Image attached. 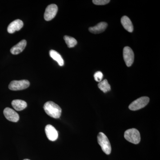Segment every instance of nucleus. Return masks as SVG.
Returning a JSON list of instances; mask_svg holds the SVG:
<instances>
[{
  "label": "nucleus",
  "instance_id": "1",
  "mask_svg": "<svg viewBox=\"0 0 160 160\" xmlns=\"http://www.w3.org/2000/svg\"><path fill=\"white\" fill-rule=\"evenodd\" d=\"M46 114L54 118H59L62 114V110L58 105L52 101L46 102L43 106Z\"/></svg>",
  "mask_w": 160,
  "mask_h": 160
},
{
  "label": "nucleus",
  "instance_id": "2",
  "mask_svg": "<svg viewBox=\"0 0 160 160\" xmlns=\"http://www.w3.org/2000/svg\"><path fill=\"white\" fill-rule=\"evenodd\" d=\"M98 142L103 151L106 154H110L111 152V144L106 135L103 132H99L98 135Z\"/></svg>",
  "mask_w": 160,
  "mask_h": 160
},
{
  "label": "nucleus",
  "instance_id": "3",
  "mask_svg": "<svg viewBox=\"0 0 160 160\" xmlns=\"http://www.w3.org/2000/svg\"><path fill=\"white\" fill-rule=\"evenodd\" d=\"M124 137L128 142L134 144H138L141 141V135L138 130L136 129H131L126 130Z\"/></svg>",
  "mask_w": 160,
  "mask_h": 160
},
{
  "label": "nucleus",
  "instance_id": "4",
  "mask_svg": "<svg viewBox=\"0 0 160 160\" xmlns=\"http://www.w3.org/2000/svg\"><path fill=\"white\" fill-rule=\"evenodd\" d=\"M149 98L147 97H142L132 102L129 106V109L132 111H136L144 108L149 103Z\"/></svg>",
  "mask_w": 160,
  "mask_h": 160
},
{
  "label": "nucleus",
  "instance_id": "5",
  "mask_svg": "<svg viewBox=\"0 0 160 160\" xmlns=\"http://www.w3.org/2000/svg\"><path fill=\"white\" fill-rule=\"evenodd\" d=\"M30 86V82L27 80L12 81L10 83L9 88L12 91L23 90L27 89Z\"/></svg>",
  "mask_w": 160,
  "mask_h": 160
},
{
  "label": "nucleus",
  "instance_id": "6",
  "mask_svg": "<svg viewBox=\"0 0 160 160\" xmlns=\"http://www.w3.org/2000/svg\"><path fill=\"white\" fill-rule=\"evenodd\" d=\"M123 58L126 66L130 67L134 62V52L130 47L126 46L123 49Z\"/></svg>",
  "mask_w": 160,
  "mask_h": 160
},
{
  "label": "nucleus",
  "instance_id": "7",
  "mask_svg": "<svg viewBox=\"0 0 160 160\" xmlns=\"http://www.w3.org/2000/svg\"><path fill=\"white\" fill-rule=\"evenodd\" d=\"M58 7L55 4H51L47 6L44 13V18L46 21H51L57 13Z\"/></svg>",
  "mask_w": 160,
  "mask_h": 160
},
{
  "label": "nucleus",
  "instance_id": "8",
  "mask_svg": "<svg viewBox=\"0 0 160 160\" xmlns=\"http://www.w3.org/2000/svg\"><path fill=\"white\" fill-rule=\"evenodd\" d=\"M4 116L7 120L13 122H17L19 120V115L13 109L10 108H5L3 111Z\"/></svg>",
  "mask_w": 160,
  "mask_h": 160
},
{
  "label": "nucleus",
  "instance_id": "9",
  "mask_svg": "<svg viewBox=\"0 0 160 160\" xmlns=\"http://www.w3.org/2000/svg\"><path fill=\"white\" fill-rule=\"evenodd\" d=\"M45 132L46 136L50 141L53 142L57 139L58 137L57 130L52 125H48L46 126Z\"/></svg>",
  "mask_w": 160,
  "mask_h": 160
},
{
  "label": "nucleus",
  "instance_id": "10",
  "mask_svg": "<svg viewBox=\"0 0 160 160\" xmlns=\"http://www.w3.org/2000/svg\"><path fill=\"white\" fill-rule=\"evenodd\" d=\"M23 26V22L22 20H15L10 23L8 26L7 31L9 33H13L16 31H19Z\"/></svg>",
  "mask_w": 160,
  "mask_h": 160
},
{
  "label": "nucleus",
  "instance_id": "11",
  "mask_svg": "<svg viewBox=\"0 0 160 160\" xmlns=\"http://www.w3.org/2000/svg\"><path fill=\"white\" fill-rule=\"evenodd\" d=\"M26 44H27V42H26V40H22L11 48L10 49V52L13 55L19 54L26 48Z\"/></svg>",
  "mask_w": 160,
  "mask_h": 160
},
{
  "label": "nucleus",
  "instance_id": "12",
  "mask_svg": "<svg viewBox=\"0 0 160 160\" xmlns=\"http://www.w3.org/2000/svg\"><path fill=\"white\" fill-rule=\"evenodd\" d=\"M107 26H108V24H107V23L102 22L99 23L96 26L90 27L89 30L91 33H94V34H98V33H101L105 31L107 28Z\"/></svg>",
  "mask_w": 160,
  "mask_h": 160
},
{
  "label": "nucleus",
  "instance_id": "13",
  "mask_svg": "<svg viewBox=\"0 0 160 160\" xmlns=\"http://www.w3.org/2000/svg\"><path fill=\"white\" fill-rule=\"evenodd\" d=\"M12 106L17 111H22L26 109L27 106V103L22 100H14L12 102Z\"/></svg>",
  "mask_w": 160,
  "mask_h": 160
},
{
  "label": "nucleus",
  "instance_id": "14",
  "mask_svg": "<svg viewBox=\"0 0 160 160\" xmlns=\"http://www.w3.org/2000/svg\"><path fill=\"white\" fill-rule=\"evenodd\" d=\"M121 23L126 30L129 32H132L133 30V26L131 20L128 17L124 16L121 18Z\"/></svg>",
  "mask_w": 160,
  "mask_h": 160
},
{
  "label": "nucleus",
  "instance_id": "15",
  "mask_svg": "<svg viewBox=\"0 0 160 160\" xmlns=\"http://www.w3.org/2000/svg\"><path fill=\"white\" fill-rule=\"evenodd\" d=\"M49 55L50 57L56 61L60 66H62L64 65V60L61 55L58 52L54 50H51L49 51Z\"/></svg>",
  "mask_w": 160,
  "mask_h": 160
},
{
  "label": "nucleus",
  "instance_id": "16",
  "mask_svg": "<svg viewBox=\"0 0 160 160\" xmlns=\"http://www.w3.org/2000/svg\"><path fill=\"white\" fill-rule=\"evenodd\" d=\"M98 88L105 93L110 91V89H111L110 85H109L108 81L106 79L103 80L102 82H100L98 85Z\"/></svg>",
  "mask_w": 160,
  "mask_h": 160
},
{
  "label": "nucleus",
  "instance_id": "17",
  "mask_svg": "<svg viewBox=\"0 0 160 160\" xmlns=\"http://www.w3.org/2000/svg\"><path fill=\"white\" fill-rule=\"evenodd\" d=\"M64 39L67 46L69 48L74 47L77 44V41L73 38L68 36H65L64 37Z\"/></svg>",
  "mask_w": 160,
  "mask_h": 160
},
{
  "label": "nucleus",
  "instance_id": "18",
  "mask_svg": "<svg viewBox=\"0 0 160 160\" xmlns=\"http://www.w3.org/2000/svg\"><path fill=\"white\" fill-rule=\"evenodd\" d=\"M103 77V73L101 71H98L95 72L94 75L95 80L96 82H101L102 80Z\"/></svg>",
  "mask_w": 160,
  "mask_h": 160
},
{
  "label": "nucleus",
  "instance_id": "19",
  "mask_svg": "<svg viewBox=\"0 0 160 160\" xmlns=\"http://www.w3.org/2000/svg\"><path fill=\"white\" fill-rule=\"evenodd\" d=\"M110 2L109 0H93L92 2L96 5H105Z\"/></svg>",
  "mask_w": 160,
  "mask_h": 160
},
{
  "label": "nucleus",
  "instance_id": "20",
  "mask_svg": "<svg viewBox=\"0 0 160 160\" xmlns=\"http://www.w3.org/2000/svg\"><path fill=\"white\" fill-rule=\"evenodd\" d=\"M23 160H30L28 159H24Z\"/></svg>",
  "mask_w": 160,
  "mask_h": 160
}]
</instances>
